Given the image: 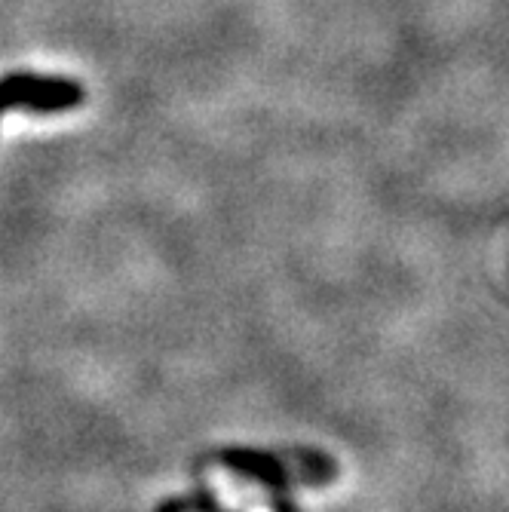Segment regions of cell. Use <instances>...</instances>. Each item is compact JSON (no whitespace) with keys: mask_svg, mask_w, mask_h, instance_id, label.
I'll use <instances>...</instances> for the list:
<instances>
[{"mask_svg":"<svg viewBox=\"0 0 509 512\" xmlns=\"http://www.w3.org/2000/svg\"><path fill=\"white\" fill-rule=\"evenodd\" d=\"M83 86L68 77H40V74H7L0 80V114L22 108L34 114H56L77 108L83 102Z\"/></svg>","mask_w":509,"mask_h":512,"instance_id":"obj_1","label":"cell"}]
</instances>
